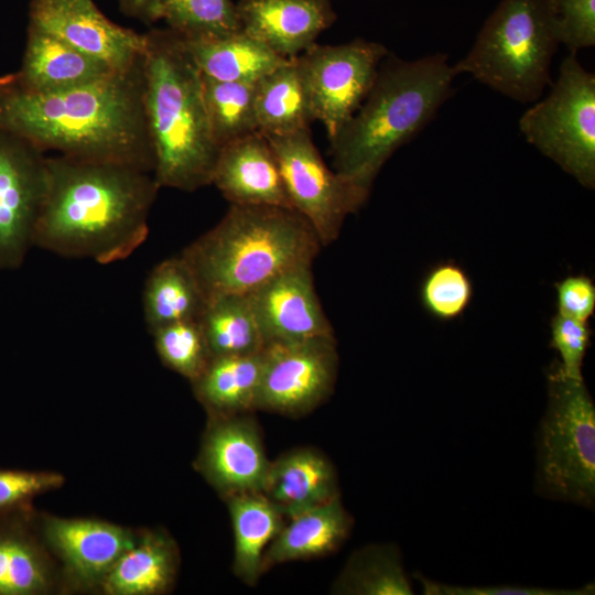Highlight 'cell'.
Wrapping results in <instances>:
<instances>
[{"label":"cell","mask_w":595,"mask_h":595,"mask_svg":"<svg viewBox=\"0 0 595 595\" xmlns=\"http://www.w3.org/2000/svg\"><path fill=\"white\" fill-rule=\"evenodd\" d=\"M0 131L44 153L115 161L152 173L142 58L126 72L54 93L30 91L11 74L0 76Z\"/></svg>","instance_id":"cell-1"},{"label":"cell","mask_w":595,"mask_h":595,"mask_svg":"<svg viewBox=\"0 0 595 595\" xmlns=\"http://www.w3.org/2000/svg\"><path fill=\"white\" fill-rule=\"evenodd\" d=\"M160 186L138 166L101 160L46 158V190L33 245L101 264L127 259L147 239Z\"/></svg>","instance_id":"cell-2"},{"label":"cell","mask_w":595,"mask_h":595,"mask_svg":"<svg viewBox=\"0 0 595 595\" xmlns=\"http://www.w3.org/2000/svg\"><path fill=\"white\" fill-rule=\"evenodd\" d=\"M143 111L160 187L193 192L212 184L220 148L203 97L202 75L182 36L144 33Z\"/></svg>","instance_id":"cell-3"},{"label":"cell","mask_w":595,"mask_h":595,"mask_svg":"<svg viewBox=\"0 0 595 595\" xmlns=\"http://www.w3.org/2000/svg\"><path fill=\"white\" fill-rule=\"evenodd\" d=\"M455 76L443 53L415 61L388 54L367 97L331 140L334 171L371 190L389 158L451 97Z\"/></svg>","instance_id":"cell-4"},{"label":"cell","mask_w":595,"mask_h":595,"mask_svg":"<svg viewBox=\"0 0 595 595\" xmlns=\"http://www.w3.org/2000/svg\"><path fill=\"white\" fill-rule=\"evenodd\" d=\"M321 247L294 209L230 204L223 219L180 255L208 302L248 294L286 270L312 264Z\"/></svg>","instance_id":"cell-5"},{"label":"cell","mask_w":595,"mask_h":595,"mask_svg":"<svg viewBox=\"0 0 595 595\" xmlns=\"http://www.w3.org/2000/svg\"><path fill=\"white\" fill-rule=\"evenodd\" d=\"M559 44L549 0H501L453 68L516 101L533 102L551 84Z\"/></svg>","instance_id":"cell-6"},{"label":"cell","mask_w":595,"mask_h":595,"mask_svg":"<svg viewBox=\"0 0 595 595\" xmlns=\"http://www.w3.org/2000/svg\"><path fill=\"white\" fill-rule=\"evenodd\" d=\"M547 408L536 437V493L593 510L595 404L583 379L567 377L555 359L547 370Z\"/></svg>","instance_id":"cell-7"},{"label":"cell","mask_w":595,"mask_h":595,"mask_svg":"<svg viewBox=\"0 0 595 595\" xmlns=\"http://www.w3.org/2000/svg\"><path fill=\"white\" fill-rule=\"evenodd\" d=\"M529 143L580 184L595 187V75L566 56L549 95L519 120Z\"/></svg>","instance_id":"cell-8"},{"label":"cell","mask_w":595,"mask_h":595,"mask_svg":"<svg viewBox=\"0 0 595 595\" xmlns=\"http://www.w3.org/2000/svg\"><path fill=\"white\" fill-rule=\"evenodd\" d=\"M264 138L293 209L310 223L322 246L331 245L346 217L366 203L370 190L332 171L314 145L310 129Z\"/></svg>","instance_id":"cell-9"},{"label":"cell","mask_w":595,"mask_h":595,"mask_svg":"<svg viewBox=\"0 0 595 595\" xmlns=\"http://www.w3.org/2000/svg\"><path fill=\"white\" fill-rule=\"evenodd\" d=\"M388 50L380 43L357 39L339 45L316 43L300 54L314 120L332 140L370 91Z\"/></svg>","instance_id":"cell-10"},{"label":"cell","mask_w":595,"mask_h":595,"mask_svg":"<svg viewBox=\"0 0 595 595\" xmlns=\"http://www.w3.org/2000/svg\"><path fill=\"white\" fill-rule=\"evenodd\" d=\"M262 354L257 409L300 415L332 393L338 368L334 335L270 344Z\"/></svg>","instance_id":"cell-11"},{"label":"cell","mask_w":595,"mask_h":595,"mask_svg":"<svg viewBox=\"0 0 595 595\" xmlns=\"http://www.w3.org/2000/svg\"><path fill=\"white\" fill-rule=\"evenodd\" d=\"M39 532L62 573L65 594L98 593L139 529L96 518H64L36 511Z\"/></svg>","instance_id":"cell-12"},{"label":"cell","mask_w":595,"mask_h":595,"mask_svg":"<svg viewBox=\"0 0 595 595\" xmlns=\"http://www.w3.org/2000/svg\"><path fill=\"white\" fill-rule=\"evenodd\" d=\"M46 155L28 141L0 131V269L22 266L46 190Z\"/></svg>","instance_id":"cell-13"},{"label":"cell","mask_w":595,"mask_h":595,"mask_svg":"<svg viewBox=\"0 0 595 595\" xmlns=\"http://www.w3.org/2000/svg\"><path fill=\"white\" fill-rule=\"evenodd\" d=\"M28 25L52 34L116 72L130 69L143 55L144 34L113 23L93 0H31Z\"/></svg>","instance_id":"cell-14"},{"label":"cell","mask_w":595,"mask_h":595,"mask_svg":"<svg viewBox=\"0 0 595 595\" xmlns=\"http://www.w3.org/2000/svg\"><path fill=\"white\" fill-rule=\"evenodd\" d=\"M249 414H208L194 467L224 498L264 486L270 461Z\"/></svg>","instance_id":"cell-15"},{"label":"cell","mask_w":595,"mask_h":595,"mask_svg":"<svg viewBox=\"0 0 595 595\" xmlns=\"http://www.w3.org/2000/svg\"><path fill=\"white\" fill-rule=\"evenodd\" d=\"M248 296L266 346L334 335L315 290L312 264L286 270Z\"/></svg>","instance_id":"cell-16"},{"label":"cell","mask_w":595,"mask_h":595,"mask_svg":"<svg viewBox=\"0 0 595 595\" xmlns=\"http://www.w3.org/2000/svg\"><path fill=\"white\" fill-rule=\"evenodd\" d=\"M65 594L32 506L0 515V595Z\"/></svg>","instance_id":"cell-17"},{"label":"cell","mask_w":595,"mask_h":595,"mask_svg":"<svg viewBox=\"0 0 595 595\" xmlns=\"http://www.w3.org/2000/svg\"><path fill=\"white\" fill-rule=\"evenodd\" d=\"M241 30L284 58L302 54L336 20L329 0H239Z\"/></svg>","instance_id":"cell-18"},{"label":"cell","mask_w":595,"mask_h":595,"mask_svg":"<svg viewBox=\"0 0 595 595\" xmlns=\"http://www.w3.org/2000/svg\"><path fill=\"white\" fill-rule=\"evenodd\" d=\"M212 184L230 204L293 209L275 155L268 140L259 132L220 149Z\"/></svg>","instance_id":"cell-19"},{"label":"cell","mask_w":595,"mask_h":595,"mask_svg":"<svg viewBox=\"0 0 595 595\" xmlns=\"http://www.w3.org/2000/svg\"><path fill=\"white\" fill-rule=\"evenodd\" d=\"M113 73L117 72L106 64L28 25L21 66L11 75L26 90L54 93L87 85Z\"/></svg>","instance_id":"cell-20"},{"label":"cell","mask_w":595,"mask_h":595,"mask_svg":"<svg viewBox=\"0 0 595 595\" xmlns=\"http://www.w3.org/2000/svg\"><path fill=\"white\" fill-rule=\"evenodd\" d=\"M286 518L339 496L335 467L311 447L289 451L270 462L261 491Z\"/></svg>","instance_id":"cell-21"},{"label":"cell","mask_w":595,"mask_h":595,"mask_svg":"<svg viewBox=\"0 0 595 595\" xmlns=\"http://www.w3.org/2000/svg\"><path fill=\"white\" fill-rule=\"evenodd\" d=\"M178 566V548L165 530L139 529L137 541L108 572L98 594H165L172 589Z\"/></svg>","instance_id":"cell-22"},{"label":"cell","mask_w":595,"mask_h":595,"mask_svg":"<svg viewBox=\"0 0 595 595\" xmlns=\"http://www.w3.org/2000/svg\"><path fill=\"white\" fill-rule=\"evenodd\" d=\"M289 519L263 553L262 571L272 565L327 555L347 539L353 518L340 496Z\"/></svg>","instance_id":"cell-23"},{"label":"cell","mask_w":595,"mask_h":595,"mask_svg":"<svg viewBox=\"0 0 595 595\" xmlns=\"http://www.w3.org/2000/svg\"><path fill=\"white\" fill-rule=\"evenodd\" d=\"M255 117L257 131L264 137L309 129L314 117L298 57L256 82Z\"/></svg>","instance_id":"cell-24"},{"label":"cell","mask_w":595,"mask_h":595,"mask_svg":"<svg viewBox=\"0 0 595 595\" xmlns=\"http://www.w3.org/2000/svg\"><path fill=\"white\" fill-rule=\"evenodd\" d=\"M182 39L201 74L223 82L256 83L290 60L242 30L223 36Z\"/></svg>","instance_id":"cell-25"},{"label":"cell","mask_w":595,"mask_h":595,"mask_svg":"<svg viewBox=\"0 0 595 595\" xmlns=\"http://www.w3.org/2000/svg\"><path fill=\"white\" fill-rule=\"evenodd\" d=\"M262 351L209 360L202 375L191 382L195 397L208 414H238L257 409Z\"/></svg>","instance_id":"cell-26"},{"label":"cell","mask_w":595,"mask_h":595,"mask_svg":"<svg viewBox=\"0 0 595 595\" xmlns=\"http://www.w3.org/2000/svg\"><path fill=\"white\" fill-rule=\"evenodd\" d=\"M234 531V573L255 585L261 575L263 553L284 524V516L262 493L225 498Z\"/></svg>","instance_id":"cell-27"},{"label":"cell","mask_w":595,"mask_h":595,"mask_svg":"<svg viewBox=\"0 0 595 595\" xmlns=\"http://www.w3.org/2000/svg\"><path fill=\"white\" fill-rule=\"evenodd\" d=\"M142 303L151 333L174 322L199 320L207 301L191 268L178 255L152 269L144 283Z\"/></svg>","instance_id":"cell-28"},{"label":"cell","mask_w":595,"mask_h":595,"mask_svg":"<svg viewBox=\"0 0 595 595\" xmlns=\"http://www.w3.org/2000/svg\"><path fill=\"white\" fill-rule=\"evenodd\" d=\"M198 322L212 358L257 354L266 346L248 294L209 300Z\"/></svg>","instance_id":"cell-29"},{"label":"cell","mask_w":595,"mask_h":595,"mask_svg":"<svg viewBox=\"0 0 595 595\" xmlns=\"http://www.w3.org/2000/svg\"><path fill=\"white\" fill-rule=\"evenodd\" d=\"M344 595H412L413 587L396 544H369L356 550L333 584Z\"/></svg>","instance_id":"cell-30"},{"label":"cell","mask_w":595,"mask_h":595,"mask_svg":"<svg viewBox=\"0 0 595 595\" xmlns=\"http://www.w3.org/2000/svg\"><path fill=\"white\" fill-rule=\"evenodd\" d=\"M202 75V74H201ZM255 84L202 75L203 97L213 137L224 145L257 131Z\"/></svg>","instance_id":"cell-31"},{"label":"cell","mask_w":595,"mask_h":595,"mask_svg":"<svg viewBox=\"0 0 595 595\" xmlns=\"http://www.w3.org/2000/svg\"><path fill=\"white\" fill-rule=\"evenodd\" d=\"M159 19L185 39L215 37L241 30L232 0H158Z\"/></svg>","instance_id":"cell-32"},{"label":"cell","mask_w":595,"mask_h":595,"mask_svg":"<svg viewBox=\"0 0 595 595\" xmlns=\"http://www.w3.org/2000/svg\"><path fill=\"white\" fill-rule=\"evenodd\" d=\"M151 334L162 364L191 382L202 375L212 359L198 320L166 324Z\"/></svg>","instance_id":"cell-33"},{"label":"cell","mask_w":595,"mask_h":595,"mask_svg":"<svg viewBox=\"0 0 595 595\" xmlns=\"http://www.w3.org/2000/svg\"><path fill=\"white\" fill-rule=\"evenodd\" d=\"M473 283L466 270L454 261L434 264L424 275L420 301L432 317L448 322L459 317L473 299Z\"/></svg>","instance_id":"cell-34"},{"label":"cell","mask_w":595,"mask_h":595,"mask_svg":"<svg viewBox=\"0 0 595 595\" xmlns=\"http://www.w3.org/2000/svg\"><path fill=\"white\" fill-rule=\"evenodd\" d=\"M64 483V475L57 472L0 468V515L32 506L35 497Z\"/></svg>","instance_id":"cell-35"},{"label":"cell","mask_w":595,"mask_h":595,"mask_svg":"<svg viewBox=\"0 0 595 595\" xmlns=\"http://www.w3.org/2000/svg\"><path fill=\"white\" fill-rule=\"evenodd\" d=\"M558 40L571 54L595 45V0H549Z\"/></svg>","instance_id":"cell-36"},{"label":"cell","mask_w":595,"mask_h":595,"mask_svg":"<svg viewBox=\"0 0 595 595\" xmlns=\"http://www.w3.org/2000/svg\"><path fill=\"white\" fill-rule=\"evenodd\" d=\"M550 329V346L558 351L564 374L573 379H583V363L592 337L587 322L556 313L551 318Z\"/></svg>","instance_id":"cell-37"},{"label":"cell","mask_w":595,"mask_h":595,"mask_svg":"<svg viewBox=\"0 0 595 595\" xmlns=\"http://www.w3.org/2000/svg\"><path fill=\"white\" fill-rule=\"evenodd\" d=\"M414 576L425 595H588L595 591L593 583L571 589L523 585L465 586L436 582L420 573Z\"/></svg>","instance_id":"cell-38"},{"label":"cell","mask_w":595,"mask_h":595,"mask_svg":"<svg viewBox=\"0 0 595 595\" xmlns=\"http://www.w3.org/2000/svg\"><path fill=\"white\" fill-rule=\"evenodd\" d=\"M558 313L587 322L595 311V285L585 274H571L554 284Z\"/></svg>","instance_id":"cell-39"},{"label":"cell","mask_w":595,"mask_h":595,"mask_svg":"<svg viewBox=\"0 0 595 595\" xmlns=\"http://www.w3.org/2000/svg\"><path fill=\"white\" fill-rule=\"evenodd\" d=\"M121 12L143 23L152 24L159 19L158 0H117Z\"/></svg>","instance_id":"cell-40"}]
</instances>
